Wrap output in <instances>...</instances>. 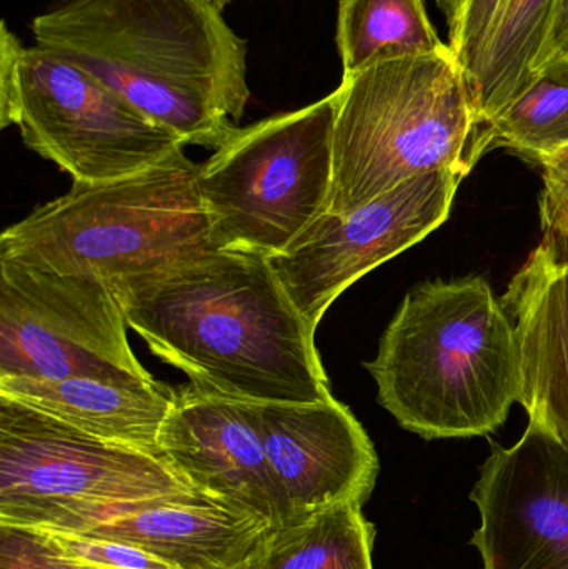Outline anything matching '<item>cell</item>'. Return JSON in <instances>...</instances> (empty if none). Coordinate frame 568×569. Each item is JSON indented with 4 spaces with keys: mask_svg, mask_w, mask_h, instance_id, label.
<instances>
[{
    "mask_svg": "<svg viewBox=\"0 0 568 569\" xmlns=\"http://www.w3.org/2000/svg\"><path fill=\"white\" fill-rule=\"evenodd\" d=\"M110 288L150 351L206 393L247 403L333 397L316 330L266 256L213 249Z\"/></svg>",
    "mask_w": 568,
    "mask_h": 569,
    "instance_id": "1",
    "label": "cell"
},
{
    "mask_svg": "<svg viewBox=\"0 0 568 569\" xmlns=\"http://www.w3.org/2000/svg\"><path fill=\"white\" fill-rule=\"evenodd\" d=\"M159 455L83 433L0 395V523L86 531L190 490Z\"/></svg>",
    "mask_w": 568,
    "mask_h": 569,
    "instance_id": "7",
    "label": "cell"
},
{
    "mask_svg": "<svg viewBox=\"0 0 568 569\" xmlns=\"http://www.w3.org/2000/svg\"><path fill=\"white\" fill-rule=\"evenodd\" d=\"M337 49L343 76L393 57L447 49L423 0H340Z\"/></svg>",
    "mask_w": 568,
    "mask_h": 569,
    "instance_id": "18",
    "label": "cell"
},
{
    "mask_svg": "<svg viewBox=\"0 0 568 569\" xmlns=\"http://www.w3.org/2000/svg\"><path fill=\"white\" fill-rule=\"evenodd\" d=\"M539 166L544 172V192L540 197L542 246L557 257L568 259V146L544 157Z\"/></svg>",
    "mask_w": 568,
    "mask_h": 569,
    "instance_id": "23",
    "label": "cell"
},
{
    "mask_svg": "<svg viewBox=\"0 0 568 569\" xmlns=\"http://www.w3.org/2000/svg\"><path fill=\"white\" fill-rule=\"evenodd\" d=\"M127 328L103 280L0 259V380L153 378Z\"/></svg>",
    "mask_w": 568,
    "mask_h": 569,
    "instance_id": "8",
    "label": "cell"
},
{
    "mask_svg": "<svg viewBox=\"0 0 568 569\" xmlns=\"http://www.w3.org/2000/svg\"><path fill=\"white\" fill-rule=\"evenodd\" d=\"M464 177L430 172L347 213H323L270 267L317 330L330 305L357 280L412 249L447 222Z\"/></svg>",
    "mask_w": 568,
    "mask_h": 569,
    "instance_id": "10",
    "label": "cell"
},
{
    "mask_svg": "<svg viewBox=\"0 0 568 569\" xmlns=\"http://www.w3.org/2000/svg\"><path fill=\"white\" fill-rule=\"evenodd\" d=\"M568 77V0H557L534 77Z\"/></svg>",
    "mask_w": 568,
    "mask_h": 569,
    "instance_id": "26",
    "label": "cell"
},
{
    "mask_svg": "<svg viewBox=\"0 0 568 569\" xmlns=\"http://www.w3.org/2000/svg\"><path fill=\"white\" fill-rule=\"evenodd\" d=\"M484 569H568V448L536 421L492 453L470 493Z\"/></svg>",
    "mask_w": 568,
    "mask_h": 569,
    "instance_id": "11",
    "label": "cell"
},
{
    "mask_svg": "<svg viewBox=\"0 0 568 569\" xmlns=\"http://www.w3.org/2000/svg\"><path fill=\"white\" fill-rule=\"evenodd\" d=\"M519 347V403L568 448V259L540 243L502 297Z\"/></svg>",
    "mask_w": 568,
    "mask_h": 569,
    "instance_id": "14",
    "label": "cell"
},
{
    "mask_svg": "<svg viewBox=\"0 0 568 569\" xmlns=\"http://www.w3.org/2000/svg\"><path fill=\"white\" fill-rule=\"evenodd\" d=\"M376 527L362 505H333L289 527L272 528L237 569H373Z\"/></svg>",
    "mask_w": 568,
    "mask_h": 569,
    "instance_id": "17",
    "label": "cell"
},
{
    "mask_svg": "<svg viewBox=\"0 0 568 569\" xmlns=\"http://www.w3.org/2000/svg\"><path fill=\"white\" fill-rule=\"evenodd\" d=\"M0 395L83 433L160 455L159 438L177 390L153 378H3Z\"/></svg>",
    "mask_w": 568,
    "mask_h": 569,
    "instance_id": "16",
    "label": "cell"
},
{
    "mask_svg": "<svg viewBox=\"0 0 568 569\" xmlns=\"http://www.w3.org/2000/svg\"><path fill=\"white\" fill-rule=\"evenodd\" d=\"M487 136L490 149L504 147L536 163L568 146V77L537 76Z\"/></svg>",
    "mask_w": 568,
    "mask_h": 569,
    "instance_id": "20",
    "label": "cell"
},
{
    "mask_svg": "<svg viewBox=\"0 0 568 569\" xmlns=\"http://www.w3.org/2000/svg\"><path fill=\"white\" fill-rule=\"evenodd\" d=\"M270 473L290 525L333 505H363L379 475L376 448L336 397L316 403H253Z\"/></svg>",
    "mask_w": 568,
    "mask_h": 569,
    "instance_id": "12",
    "label": "cell"
},
{
    "mask_svg": "<svg viewBox=\"0 0 568 569\" xmlns=\"http://www.w3.org/2000/svg\"><path fill=\"white\" fill-rule=\"evenodd\" d=\"M203 2L209 3V6L216 7V9H219L220 12H222V10L226 9L227 6H230V3L246 2V0H203Z\"/></svg>",
    "mask_w": 568,
    "mask_h": 569,
    "instance_id": "28",
    "label": "cell"
},
{
    "mask_svg": "<svg viewBox=\"0 0 568 569\" xmlns=\"http://www.w3.org/2000/svg\"><path fill=\"white\" fill-rule=\"evenodd\" d=\"M16 126L23 143L77 183L146 172L186 149L166 127L79 67L26 47Z\"/></svg>",
    "mask_w": 568,
    "mask_h": 569,
    "instance_id": "9",
    "label": "cell"
},
{
    "mask_svg": "<svg viewBox=\"0 0 568 569\" xmlns=\"http://www.w3.org/2000/svg\"><path fill=\"white\" fill-rule=\"evenodd\" d=\"M272 525L197 488L139 501L80 533L136 545L179 569H237Z\"/></svg>",
    "mask_w": 568,
    "mask_h": 569,
    "instance_id": "15",
    "label": "cell"
},
{
    "mask_svg": "<svg viewBox=\"0 0 568 569\" xmlns=\"http://www.w3.org/2000/svg\"><path fill=\"white\" fill-rule=\"evenodd\" d=\"M186 152L146 172L103 183L72 182L0 237V259L59 273L97 277L109 287L216 249Z\"/></svg>",
    "mask_w": 568,
    "mask_h": 569,
    "instance_id": "5",
    "label": "cell"
},
{
    "mask_svg": "<svg viewBox=\"0 0 568 569\" xmlns=\"http://www.w3.org/2000/svg\"><path fill=\"white\" fill-rule=\"evenodd\" d=\"M32 36L186 147L219 149L250 99L247 42L203 0H60Z\"/></svg>",
    "mask_w": 568,
    "mask_h": 569,
    "instance_id": "2",
    "label": "cell"
},
{
    "mask_svg": "<svg viewBox=\"0 0 568 569\" xmlns=\"http://www.w3.org/2000/svg\"><path fill=\"white\" fill-rule=\"evenodd\" d=\"M557 0H510L470 80L477 113L490 123L532 82Z\"/></svg>",
    "mask_w": 568,
    "mask_h": 569,
    "instance_id": "19",
    "label": "cell"
},
{
    "mask_svg": "<svg viewBox=\"0 0 568 569\" xmlns=\"http://www.w3.org/2000/svg\"><path fill=\"white\" fill-rule=\"evenodd\" d=\"M366 368L379 403L426 440L487 437L519 403L516 328L482 277L413 287Z\"/></svg>",
    "mask_w": 568,
    "mask_h": 569,
    "instance_id": "3",
    "label": "cell"
},
{
    "mask_svg": "<svg viewBox=\"0 0 568 569\" xmlns=\"http://www.w3.org/2000/svg\"><path fill=\"white\" fill-rule=\"evenodd\" d=\"M30 528V527H29ZM59 557L86 569H179L169 561L122 540L80 531L36 528Z\"/></svg>",
    "mask_w": 568,
    "mask_h": 569,
    "instance_id": "21",
    "label": "cell"
},
{
    "mask_svg": "<svg viewBox=\"0 0 568 569\" xmlns=\"http://www.w3.org/2000/svg\"><path fill=\"white\" fill-rule=\"evenodd\" d=\"M159 448L190 487L273 528L289 527V511L270 473L253 403L186 385L177 390Z\"/></svg>",
    "mask_w": 568,
    "mask_h": 569,
    "instance_id": "13",
    "label": "cell"
},
{
    "mask_svg": "<svg viewBox=\"0 0 568 569\" xmlns=\"http://www.w3.org/2000/svg\"><path fill=\"white\" fill-rule=\"evenodd\" d=\"M26 47L9 29L0 26V127L16 126L20 103V62Z\"/></svg>",
    "mask_w": 568,
    "mask_h": 569,
    "instance_id": "25",
    "label": "cell"
},
{
    "mask_svg": "<svg viewBox=\"0 0 568 569\" xmlns=\"http://www.w3.org/2000/svg\"><path fill=\"white\" fill-rule=\"evenodd\" d=\"M510 0H467L456 26L449 29V46L470 80L479 69Z\"/></svg>",
    "mask_w": 568,
    "mask_h": 569,
    "instance_id": "22",
    "label": "cell"
},
{
    "mask_svg": "<svg viewBox=\"0 0 568 569\" xmlns=\"http://www.w3.org/2000/svg\"><path fill=\"white\" fill-rule=\"evenodd\" d=\"M330 213H347L430 172L466 179L489 152L469 77L450 46L342 76L333 90Z\"/></svg>",
    "mask_w": 568,
    "mask_h": 569,
    "instance_id": "4",
    "label": "cell"
},
{
    "mask_svg": "<svg viewBox=\"0 0 568 569\" xmlns=\"http://www.w3.org/2000/svg\"><path fill=\"white\" fill-rule=\"evenodd\" d=\"M333 93L239 127L200 163L197 187L216 249L269 257L323 213L333 186Z\"/></svg>",
    "mask_w": 568,
    "mask_h": 569,
    "instance_id": "6",
    "label": "cell"
},
{
    "mask_svg": "<svg viewBox=\"0 0 568 569\" xmlns=\"http://www.w3.org/2000/svg\"><path fill=\"white\" fill-rule=\"evenodd\" d=\"M0 569H86L63 560L36 528L0 523Z\"/></svg>",
    "mask_w": 568,
    "mask_h": 569,
    "instance_id": "24",
    "label": "cell"
},
{
    "mask_svg": "<svg viewBox=\"0 0 568 569\" xmlns=\"http://www.w3.org/2000/svg\"><path fill=\"white\" fill-rule=\"evenodd\" d=\"M437 6L440 7L444 13H446L447 20H449V29L450 27L456 26L457 20H459L460 13H462L464 6H466L467 0H436Z\"/></svg>",
    "mask_w": 568,
    "mask_h": 569,
    "instance_id": "27",
    "label": "cell"
}]
</instances>
